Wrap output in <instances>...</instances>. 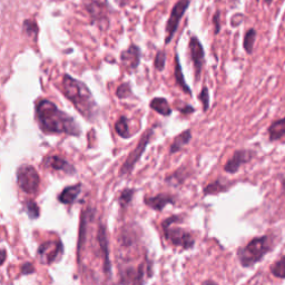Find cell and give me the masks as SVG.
<instances>
[{
	"mask_svg": "<svg viewBox=\"0 0 285 285\" xmlns=\"http://www.w3.org/2000/svg\"><path fill=\"white\" fill-rule=\"evenodd\" d=\"M36 117L41 130L45 133L71 136H78L82 133L74 118L48 99H40L36 104Z\"/></svg>",
	"mask_w": 285,
	"mask_h": 285,
	"instance_id": "6da1fadb",
	"label": "cell"
},
{
	"mask_svg": "<svg viewBox=\"0 0 285 285\" xmlns=\"http://www.w3.org/2000/svg\"><path fill=\"white\" fill-rule=\"evenodd\" d=\"M63 93L70 100L75 108L88 121L95 120L97 115V104L92 92L80 80L65 74L63 77Z\"/></svg>",
	"mask_w": 285,
	"mask_h": 285,
	"instance_id": "7a4b0ae2",
	"label": "cell"
},
{
	"mask_svg": "<svg viewBox=\"0 0 285 285\" xmlns=\"http://www.w3.org/2000/svg\"><path fill=\"white\" fill-rule=\"evenodd\" d=\"M273 243V236L264 235L253 239L243 248L239 249L237 257H239L242 266L250 267L256 264L272 250Z\"/></svg>",
	"mask_w": 285,
	"mask_h": 285,
	"instance_id": "3957f363",
	"label": "cell"
},
{
	"mask_svg": "<svg viewBox=\"0 0 285 285\" xmlns=\"http://www.w3.org/2000/svg\"><path fill=\"white\" fill-rule=\"evenodd\" d=\"M178 220H181L178 216H173V218H169L164 221L163 224H161L166 239L171 242L172 244L181 246V248L185 250L193 248L195 241L192 235L187 231H185L184 228L180 226H174V224H175Z\"/></svg>",
	"mask_w": 285,
	"mask_h": 285,
	"instance_id": "277c9868",
	"label": "cell"
},
{
	"mask_svg": "<svg viewBox=\"0 0 285 285\" xmlns=\"http://www.w3.org/2000/svg\"><path fill=\"white\" fill-rule=\"evenodd\" d=\"M85 9L91 16L92 23L97 24L101 31L109 26V5L107 0H84Z\"/></svg>",
	"mask_w": 285,
	"mask_h": 285,
	"instance_id": "5b68a950",
	"label": "cell"
},
{
	"mask_svg": "<svg viewBox=\"0 0 285 285\" xmlns=\"http://www.w3.org/2000/svg\"><path fill=\"white\" fill-rule=\"evenodd\" d=\"M17 183L23 192L26 194H36L39 189L40 178L32 165L24 164L17 169Z\"/></svg>",
	"mask_w": 285,
	"mask_h": 285,
	"instance_id": "8992f818",
	"label": "cell"
},
{
	"mask_svg": "<svg viewBox=\"0 0 285 285\" xmlns=\"http://www.w3.org/2000/svg\"><path fill=\"white\" fill-rule=\"evenodd\" d=\"M153 133H154V129L153 128H148L145 133L143 134L142 137H140L139 142L137 144V146L135 147V150L130 153L129 156L127 157V159L125 160L124 165L122 166L121 168V172H120V175L121 176H125V175H129L133 171L134 166L136 165V163L140 159V157L143 156V153L145 152L146 147L148 145V143L151 142V138L153 136Z\"/></svg>",
	"mask_w": 285,
	"mask_h": 285,
	"instance_id": "52a82bcc",
	"label": "cell"
},
{
	"mask_svg": "<svg viewBox=\"0 0 285 285\" xmlns=\"http://www.w3.org/2000/svg\"><path fill=\"white\" fill-rule=\"evenodd\" d=\"M190 3V0H178L175 3V6L173 7L171 16L166 24V38H165V44H169L172 41L174 35L177 32L178 25H180L183 16L185 15Z\"/></svg>",
	"mask_w": 285,
	"mask_h": 285,
	"instance_id": "ba28073f",
	"label": "cell"
},
{
	"mask_svg": "<svg viewBox=\"0 0 285 285\" xmlns=\"http://www.w3.org/2000/svg\"><path fill=\"white\" fill-rule=\"evenodd\" d=\"M63 252L61 241H48L41 244L38 249V258L42 264H50L58 261Z\"/></svg>",
	"mask_w": 285,
	"mask_h": 285,
	"instance_id": "9c48e42d",
	"label": "cell"
},
{
	"mask_svg": "<svg viewBox=\"0 0 285 285\" xmlns=\"http://www.w3.org/2000/svg\"><path fill=\"white\" fill-rule=\"evenodd\" d=\"M189 48L190 59H192V62L194 63L195 76H196V78L198 79L199 76L202 74L204 62H205V52H204L203 45L201 44V41H199L196 36L190 37Z\"/></svg>",
	"mask_w": 285,
	"mask_h": 285,
	"instance_id": "30bf717a",
	"label": "cell"
},
{
	"mask_svg": "<svg viewBox=\"0 0 285 285\" xmlns=\"http://www.w3.org/2000/svg\"><path fill=\"white\" fill-rule=\"evenodd\" d=\"M145 273V263H142L137 267H127L122 272L120 285H144Z\"/></svg>",
	"mask_w": 285,
	"mask_h": 285,
	"instance_id": "8fae6325",
	"label": "cell"
},
{
	"mask_svg": "<svg viewBox=\"0 0 285 285\" xmlns=\"http://www.w3.org/2000/svg\"><path fill=\"white\" fill-rule=\"evenodd\" d=\"M254 157V152L250 150H240L234 153L233 156L229 158L226 164H225V172L229 174H234L239 171L240 167L243 164L249 163V161Z\"/></svg>",
	"mask_w": 285,
	"mask_h": 285,
	"instance_id": "7c38bea8",
	"label": "cell"
},
{
	"mask_svg": "<svg viewBox=\"0 0 285 285\" xmlns=\"http://www.w3.org/2000/svg\"><path fill=\"white\" fill-rule=\"evenodd\" d=\"M140 57H142V54H140V48L136 45H130L128 48L121 55V62L123 63V66L125 67V69L131 73V71L135 70L136 68L138 67L140 63Z\"/></svg>",
	"mask_w": 285,
	"mask_h": 285,
	"instance_id": "4fadbf2b",
	"label": "cell"
},
{
	"mask_svg": "<svg viewBox=\"0 0 285 285\" xmlns=\"http://www.w3.org/2000/svg\"><path fill=\"white\" fill-rule=\"evenodd\" d=\"M44 164L46 167H49L54 169V171H63L67 174H73L75 173L74 166L68 163V161L63 158V157L58 155L48 156L44 159Z\"/></svg>",
	"mask_w": 285,
	"mask_h": 285,
	"instance_id": "5bb4252c",
	"label": "cell"
},
{
	"mask_svg": "<svg viewBox=\"0 0 285 285\" xmlns=\"http://www.w3.org/2000/svg\"><path fill=\"white\" fill-rule=\"evenodd\" d=\"M97 239H98V243L100 245V250L103 252L104 257V269L106 273H110V261H109V249H108V240L107 234H106V229L104 226L99 227L98 234H97Z\"/></svg>",
	"mask_w": 285,
	"mask_h": 285,
	"instance_id": "9a60e30c",
	"label": "cell"
},
{
	"mask_svg": "<svg viewBox=\"0 0 285 285\" xmlns=\"http://www.w3.org/2000/svg\"><path fill=\"white\" fill-rule=\"evenodd\" d=\"M80 192H82V184L68 186L59 194L58 201L63 204H66V205L67 204H71L78 198Z\"/></svg>",
	"mask_w": 285,
	"mask_h": 285,
	"instance_id": "2e32d148",
	"label": "cell"
},
{
	"mask_svg": "<svg viewBox=\"0 0 285 285\" xmlns=\"http://www.w3.org/2000/svg\"><path fill=\"white\" fill-rule=\"evenodd\" d=\"M269 133V138L271 142H276L280 140L285 136V117L276 120L275 122L272 123L267 129Z\"/></svg>",
	"mask_w": 285,
	"mask_h": 285,
	"instance_id": "e0dca14e",
	"label": "cell"
},
{
	"mask_svg": "<svg viewBox=\"0 0 285 285\" xmlns=\"http://www.w3.org/2000/svg\"><path fill=\"white\" fill-rule=\"evenodd\" d=\"M146 205L150 206L151 208L155 211H163V208L167 205V204H173V197L169 196V195H157L154 197H148L146 198Z\"/></svg>",
	"mask_w": 285,
	"mask_h": 285,
	"instance_id": "ac0fdd59",
	"label": "cell"
},
{
	"mask_svg": "<svg viewBox=\"0 0 285 285\" xmlns=\"http://www.w3.org/2000/svg\"><path fill=\"white\" fill-rule=\"evenodd\" d=\"M190 138H192V133H190V129L184 130L183 133L176 136L175 139L173 140L171 148H169V152H171V154H175V153H177L178 151H181L183 147L190 143Z\"/></svg>",
	"mask_w": 285,
	"mask_h": 285,
	"instance_id": "d6986e66",
	"label": "cell"
},
{
	"mask_svg": "<svg viewBox=\"0 0 285 285\" xmlns=\"http://www.w3.org/2000/svg\"><path fill=\"white\" fill-rule=\"evenodd\" d=\"M150 106L153 110H155L156 113L163 115V116H169V115L172 114L171 106H169L168 101L165 98H163V97H156V98H154L151 101Z\"/></svg>",
	"mask_w": 285,
	"mask_h": 285,
	"instance_id": "ffe728a7",
	"label": "cell"
},
{
	"mask_svg": "<svg viewBox=\"0 0 285 285\" xmlns=\"http://www.w3.org/2000/svg\"><path fill=\"white\" fill-rule=\"evenodd\" d=\"M174 75H175V79H176V83H177L178 86H180L186 94L190 95V94H192V91H190V86L185 82L184 74H183L182 66H181V63H180V57H178L177 54L175 55V71H174Z\"/></svg>",
	"mask_w": 285,
	"mask_h": 285,
	"instance_id": "44dd1931",
	"label": "cell"
},
{
	"mask_svg": "<svg viewBox=\"0 0 285 285\" xmlns=\"http://www.w3.org/2000/svg\"><path fill=\"white\" fill-rule=\"evenodd\" d=\"M256 35H257V32L254 28H251L245 32L244 39H243V48L249 55H252L253 53L254 44H255V40H256Z\"/></svg>",
	"mask_w": 285,
	"mask_h": 285,
	"instance_id": "7402d4cb",
	"label": "cell"
},
{
	"mask_svg": "<svg viewBox=\"0 0 285 285\" xmlns=\"http://www.w3.org/2000/svg\"><path fill=\"white\" fill-rule=\"evenodd\" d=\"M89 212H84L82 215V223H80V229H79V240H78V246H77V254H78V262L80 261V252H82L84 242H85V236H86V223L87 219L89 215Z\"/></svg>",
	"mask_w": 285,
	"mask_h": 285,
	"instance_id": "603a6c76",
	"label": "cell"
},
{
	"mask_svg": "<svg viewBox=\"0 0 285 285\" xmlns=\"http://www.w3.org/2000/svg\"><path fill=\"white\" fill-rule=\"evenodd\" d=\"M115 130H116V133L123 138L130 137L128 120H127L125 116L120 117V120L116 122V124H115Z\"/></svg>",
	"mask_w": 285,
	"mask_h": 285,
	"instance_id": "cb8c5ba5",
	"label": "cell"
},
{
	"mask_svg": "<svg viewBox=\"0 0 285 285\" xmlns=\"http://www.w3.org/2000/svg\"><path fill=\"white\" fill-rule=\"evenodd\" d=\"M227 189H228L227 183H224L221 180H219V181H215L214 183H212V184L210 185H207L206 189L204 190V194L205 195L218 194L221 192H224V190H226Z\"/></svg>",
	"mask_w": 285,
	"mask_h": 285,
	"instance_id": "d4e9b609",
	"label": "cell"
},
{
	"mask_svg": "<svg viewBox=\"0 0 285 285\" xmlns=\"http://www.w3.org/2000/svg\"><path fill=\"white\" fill-rule=\"evenodd\" d=\"M23 29L28 37H32L33 40L37 39L38 32H39V28H38V25L35 20H31V19L25 20L23 25Z\"/></svg>",
	"mask_w": 285,
	"mask_h": 285,
	"instance_id": "484cf974",
	"label": "cell"
},
{
	"mask_svg": "<svg viewBox=\"0 0 285 285\" xmlns=\"http://www.w3.org/2000/svg\"><path fill=\"white\" fill-rule=\"evenodd\" d=\"M271 273L278 279H285V255L271 266Z\"/></svg>",
	"mask_w": 285,
	"mask_h": 285,
	"instance_id": "4316f807",
	"label": "cell"
},
{
	"mask_svg": "<svg viewBox=\"0 0 285 285\" xmlns=\"http://www.w3.org/2000/svg\"><path fill=\"white\" fill-rule=\"evenodd\" d=\"M166 65V54L164 50H160L156 54L155 59H154V67L155 69L158 71H163Z\"/></svg>",
	"mask_w": 285,
	"mask_h": 285,
	"instance_id": "83f0119b",
	"label": "cell"
},
{
	"mask_svg": "<svg viewBox=\"0 0 285 285\" xmlns=\"http://www.w3.org/2000/svg\"><path fill=\"white\" fill-rule=\"evenodd\" d=\"M26 211H27L28 216L32 220L38 219V216H39V214H40L39 207H38L37 204L35 202H32V201H27V203H26Z\"/></svg>",
	"mask_w": 285,
	"mask_h": 285,
	"instance_id": "f1b7e54d",
	"label": "cell"
},
{
	"mask_svg": "<svg viewBox=\"0 0 285 285\" xmlns=\"http://www.w3.org/2000/svg\"><path fill=\"white\" fill-rule=\"evenodd\" d=\"M116 95L118 98H127V97L131 96V88L129 86L128 83H125V84H122L121 86H118L117 91H116Z\"/></svg>",
	"mask_w": 285,
	"mask_h": 285,
	"instance_id": "f546056e",
	"label": "cell"
},
{
	"mask_svg": "<svg viewBox=\"0 0 285 285\" xmlns=\"http://www.w3.org/2000/svg\"><path fill=\"white\" fill-rule=\"evenodd\" d=\"M198 98L203 104V110L206 112L208 107H210V93H208V88L206 86H204L202 88V92L198 95Z\"/></svg>",
	"mask_w": 285,
	"mask_h": 285,
	"instance_id": "4dcf8cb0",
	"label": "cell"
},
{
	"mask_svg": "<svg viewBox=\"0 0 285 285\" xmlns=\"http://www.w3.org/2000/svg\"><path fill=\"white\" fill-rule=\"evenodd\" d=\"M133 195H134V190H133L127 189V190H123L122 194H121V197H120V204H121V205L123 207H125V206L128 205V204L131 202Z\"/></svg>",
	"mask_w": 285,
	"mask_h": 285,
	"instance_id": "1f68e13d",
	"label": "cell"
},
{
	"mask_svg": "<svg viewBox=\"0 0 285 285\" xmlns=\"http://www.w3.org/2000/svg\"><path fill=\"white\" fill-rule=\"evenodd\" d=\"M244 21V15L243 14H235L232 16L231 25L232 27H239L240 25Z\"/></svg>",
	"mask_w": 285,
	"mask_h": 285,
	"instance_id": "d6a6232c",
	"label": "cell"
},
{
	"mask_svg": "<svg viewBox=\"0 0 285 285\" xmlns=\"http://www.w3.org/2000/svg\"><path fill=\"white\" fill-rule=\"evenodd\" d=\"M221 12L216 11L214 17H213V24H214V28H215V35H218L221 31Z\"/></svg>",
	"mask_w": 285,
	"mask_h": 285,
	"instance_id": "836d02e7",
	"label": "cell"
},
{
	"mask_svg": "<svg viewBox=\"0 0 285 285\" xmlns=\"http://www.w3.org/2000/svg\"><path fill=\"white\" fill-rule=\"evenodd\" d=\"M35 272V269H33V266L32 263H25V264L23 265V267H21V273L23 274H32Z\"/></svg>",
	"mask_w": 285,
	"mask_h": 285,
	"instance_id": "e575fe53",
	"label": "cell"
},
{
	"mask_svg": "<svg viewBox=\"0 0 285 285\" xmlns=\"http://www.w3.org/2000/svg\"><path fill=\"white\" fill-rule=\"evenodd\" d=\"M182 110V113H184V114H190V113H193L194 112V108L193 107H190V106H186L185 108H183L181 109Z\"/></svg>",
	"mask_w": 285,
	"mask_h": 285,
	"instance_id": "d590c367",
	"label": "cell"
},
{
	"mask_svg": "<svg viewBox=\"0 0 285 285\" xmlns=\"http://www.w3.org/2000/svg\"><path fill=\"white\" fill-rule=\"evenodd\" d=\"M202 285H218L215 282H213V281H205Z\"/></svg>",
	"mask_w": 285,
	"mask_h": 285,
	"instance_id": "8d00e7d4",
	"label": "cell"
},
{
	"mask_svg": "<svg viewBox=\"0 0 285 285\" xmlns=\"http://www.w3.org/2000/svg\"><path fill=\"white\" fill-rule=\"evenodd\" d=\"M5 258H6V251L2 250V259H1V264L3 262H5Z\"/></svg>",
	"mask_w": 285,
	"mask_h": 285,
	"instance_id": "74e56055",
	"label": "cell"
},
{
	"mask_svg": "<svg viewBox=\"0 0 285 285\" xmlns=\"http://www.w3.org/2000/svg\"><path fill=\"white\" fill-rule=\"evenodd\" d=\"M263 1H264L267 6H270L272 5V2H273V0H263Z\"/></svg>",
	"mask_w": 285,
	"mask_h": 285,
	"instance_id": "f35d334b",
	"label": "cell"
},
{
	"mask_svg": "<svg viewBox=\"0 0 285 285\" xmlns=\"http://www.w3.org/2000/svg\"><path fill=\"white\" fill-rule=\"evenodd\" d=\"M239 1H240V0H232V3H233V6L237 5V3H239Z\"/></svg>",
	"mask_w": 285,
	"mask_h": 285,
	"instance_id": "ab89813d",
	"label": "cell"
},
{
	"mask_svg": "<svg viewBox=\"0 0 285 285\" xmlns=\"http://www.w3.org/2000/svg\"><path fill=\"white\" fill-rule=\"evenodd\" d=\"M282 187H283V192H284V194H285V178H284L283 182H282Z\"/></svg>",
	"mask_w": 285,
	"mask_h": 285,
	"instance_id": "60d3db41",
	"label": "cell"
},
{
	"mask_svg": "<svg viewBox=\"0 0 285 285\" xmlns=\"http://www.w3.org/2000/svg\"><path fill=\"white\" fill-rule=\"evenodd\" d=\"M255 1H256V2H259V0H255Z\"/></svg>",
	"mask_w": 285,
	"mask_h": 285,
	"instance_id": "b9f144b4",
	"label": "cell"
}]
</instances>
